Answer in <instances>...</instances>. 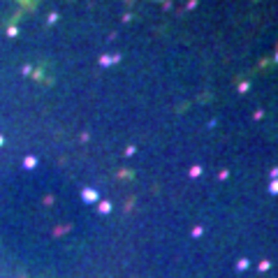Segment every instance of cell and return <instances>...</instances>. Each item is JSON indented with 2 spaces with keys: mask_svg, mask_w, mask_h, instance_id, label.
I'll return each instance as SVG.
<instances>
[{
  "mask_svg": "<svg viewBox=\"0 0 278 278\" xmlns=\"http://www.w3.org/2000/svg\"><path fill=\"white\" fill-rule=\"evenodd\" d=\"M276 63H278V56H276Z\"/></svg>",
  "mask_w": 278,
  "mask_h": 278,
  "instance_id": "obj_1",
  "label": "cell"
}]
</instances>
